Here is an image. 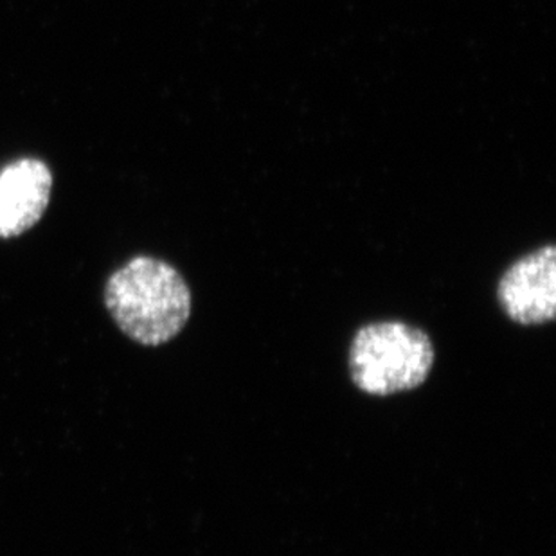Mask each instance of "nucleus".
<instances>
[{"label": "nucleus", "instance_id": "f257e3e1", "mask_svg": "<svg viewBox=\"0 0 556 556\" xmlns=\"http://www.w3.org/2000/svg\"><path fill=\"white\" fill-rule=\"evenodd\" d=\"M105 305L119 330L142 346L174 341L191 317V290L169 263L137 256L112 274Z\"/></svg>", "mask_w": 556, "mask_h": 556}, {"label": "nucleus", "instance_id": "f03ea898", "mask_svg": "<svg viewBox=\"0 0 556 556\" xmlns=\"http://www.w3.org/2000/svg\"><path fill=\"white\" fill-rule=\"evenodd\" d=\"M434 361V344L426 331L402 320H380L355 333L348 366L363 393L391 396L420 388Z\"/></svg>", "mask_w": 556, "mask_h": 556}, {"label": "nucleus", "instance_id": "7ed1b4c3", "mask_svg": "<svg viewBox=\"0 0 556 556\" xmlns=\"http://www.w3.org/2000/svg\"><path fill=\"white\" fill-rule=\"evenodd\" d=\"M498 305L520 326L547 325L556 314V251L546 248L519 257L498 279Z\"/></svg>", "mask_w": 556, "mask_h": 556}, {"label": "nucleus", "instance_id": "20e7f679", "mask_svg": "<svg viewBox=\"0 0 556 556\" xmlns=\"http://www.w3.org/2000/svg\"><path fill=\"white\" fill-rule=\"evenodd\" d=\"M53 174L40 159H18L0 174V238L21 237L48 210Z\"/></svg>", "mask_w": 556, "mask_h": 556}]
</instances>
